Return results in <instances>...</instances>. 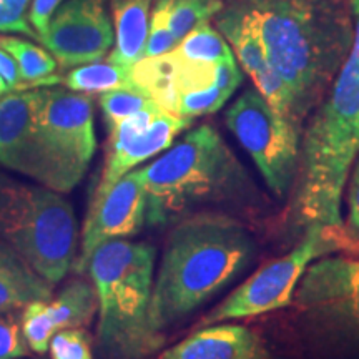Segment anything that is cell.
Listing matches in <instances>:
<instances>
[{"label": "cell", "instance_id": "30bf717a", "mask_svg": "<svg viewBox=\"0 0 359 359\" xmlns=\"http://www.w3.org/2000/svg\"><path fill=\"white\" fill-rule=\"evenodd\" d=\"M224 122L250 155L276 198L294 187L302 154V133L273 109L257 88H248L226 110Z\"/></svg>", "mask_w": 359, "mask_h": 359}, {"label": "cell", "instance_id": "836d02e7", "mask_svg": "<svg viewBox=\"0 0 359 359\" xmlns=\"http://www.w3.org/2000/svg\"><path fill=\"white\" fill-rule=\"evenodd\" d=\"M8 92H11V90H8L6 80L2 79V75H0V97L6 95V93H8Z\"/></svg>", "mask_w": 359, "mask_h": 359}, {"label": "cell", "instance_id": "9a60e30c", "mask_svg": "<svg viewBox=\"0 0 359 359\" xmlns=\"http://www.w3.org/2000/svg\"><path fill=\"white\" fill-rule=\"evenodd\" d=\"M217 27L223 37L226 39V42L230 43L233 55L238 58L241 69L253 80L255 88L262 93L264 100L278 114L285 116L294 127L290 90L283 82L280 74L273 69L271 62L268 60L266 52H264L255 29L251 27L243 7L236 2L231 7L222 8V12L217 15Z\"/></svg>", "mask_w": 359, "mask_h": 359}, {"label": "cell", "instance_id": "5bb4252c", "mask_svg": "<svg viewBox=\"0 0 359 359\" xmlns=\"http://www.w3.org/2000/svg\"><path fill=\"white\" fill-rule=\"evenodd\" d=\"M37 110L39 88L8 92L0 98V167L45 185Z\"/></svg>", "mask_w": 359, "mask_h": 359}, {"label": "cell", "instance_id": "6da1fadb", "mask_svg": "<svg viewBox=\"0 0 359 359\" xmlns=\"http://www.w3.org/2000/svg\"><path fill=\"white\" fill-rule=\"evenodd\" d=\"M293 103V123L320 107L353 43L351 12L341 0H240Z\"/></svg>", "mask_w": 359, "mask_h": 359}, {"label": "cell", "instance_id": "f1b7e54d", "mask_svg": "<svg viewBox=\"0 0 359 359\" xmlns=\"http://www.w3.org/2000/svg\"><path fill=\"white\" fill-rule=\"evenodd\" d=\"M30 354L20 320L13 311H0V359H22Z\"/></svg>", "mask_w": 359, "mask_h": 359}, {"label": "cell", "instance_id": "52a82bcc", "mask_svg": "<svg viewBox=\"0 0 359 359\" xmlns=\"http://www.w3.org/2000/svg\"><path fill=\"white\" fill-rule=\"evenodd\" d=\"M290 308L321 359H359V258L323 257L309 264Z\"/></svg>", "mask_w": 359, "mask_h": 359}, {"label": "cell", "instance_id": "7c38bea8", "mask_svg": "<svg viewBox=\"0 0 359 359\" xmlns=\"http://www.w3.org/2000/svg\"><path fill=\"white\" fill-rule=\"evenodd\" d=\"M145 223L147 183L142 167L123 175L107 191L93 195L80 235V251L74 263L75 271L87 275L90 257L97 246L135 236Z\"/></svg>", "mask_w": 359, "mask_h": 359}, {"label": "cell", "instance_id": "5b68a950", "mask_svg": "<svg viewBox=\"0 0 359 359\" xmlns=\"http://www.w3.org/2000/svg\"><path fill=\"white\" fill-rule=\"evenodd\" d=\"M156 250L127 238L97 246L87 275L98 296V349L107 359H143L163 346L150 321Z\"/></svg>", "mask_w": 359, "mask_h": 359}, {"label": "cell", "instance_id": "7402d4cb", "mask_svg": "<svg viewBox=\"0 0 359 359\" xmlns=\"http://www.w3.org/2000/svg\"><path fill=\"white\" fill-rule=\"evenodd\" d=\"M65 87L80 93H105L109 90L133 83L132 67L115 64L107 58L105 62L75 67L64 79Z\"/></svg>", "mask_w": 359, "mask_h": 359}, {"label": "cell", "instance_id": "2e32d148", "mask_svg": "<svg viewBox=\"0 0 359 359\" xmlns=\"http://www.w3.org/2000/svg\"><path fill=\"white\" fill-rule=\"evenodd\" d=\"M217 65L187 60L173 50L160 57L142 58L132 67V80L161 109L177 115L183 98L218 85Z\"/></svg>", "mask_w": 359, "mask_h": 359}, {"label": "cell", "instance_id": "7a4b0ae2", "mask_svg": "<svg viewBox=\"0 0 359 359\" xmlns=\"http://www.w3.org/2000/svg\"><path fill=\"white\" fill-rule=\"evenodd\" d=\"M258 246L240 219L200 212L173 223L154 280L150 321L156 333L212 302L257 259Z\"/></svg>", "mask_w": 359, "mask_h": 359}, {"label": "cell", "instance_id": "44dd1931", "mask_svg": "<svg viewBox=\"0 0 359 359\" xmlns=\"http://www.w3.org/2000/svg\"><path fill=\"white\" fill-rule=\"evenodd\" d=\"M0 47L7 53H11L13 60L19 65L22 80H24L25 90L35 85H48L60 82V77H55L57 60L43 48L37 47L32 42L15 39V37H2L0 39Z\"/></svg>", "mask_w": 359, "mask_h": 359}, {"label": "cell", "instance_id": "d6986e66", "mask_svg": "<svg viewBox=\"0 0 359 359\" xmlns=\"http://www.w3.org/2000/svg\"><path fill=\"white\" fill-rule=\"evenodd\" d=\"M151 2L154 0H111L115 47L107 57L109 60L133 67L145 57Z\"/></svg>", "mask_w": 359, "mask_h": 359}, {"label": "cell", "instance_id": "ffe728a7", "mask_svg": "<svg viewBox=\"0 0 359 359\" xmlns=\"http://www.w3.org/2000/svg\"><path fill=\"white\" fill-rule=\"evenodd\" d=\"M48 309L58 330L87 327L98 313V296L93 285L83 280L69 281L55 298L48 302Z\"/></svg>", "mask_w": 359, "mask_h": 359}, {"label": "cell", "instance_id": "4dcf8cb0", "mask_svg": "<svg viewBox=\"0 0 359 359\" xmlns=\"http://www.w3.org/2000/svg\"><path fill=\"white\" fill-rule=\"evenodd\" d=\"M344 233L353 245H359V155L349 172L348 187V219Z\"/></svg>", "mask_w": 359, "mask_h": 359}, {"label": "cell", "instance_id": "ba28073f", "mask_svg": "<svg viewBox=\"0 0 359 359\" xmlns=\"http://www.w3.org/2000/svg\"><path fill=\"white\" fill-rule=\"evenodd\" d=\"M351 245L344 228L334 230L321 224H309L299 245H296L285 257L266 263L253 276L241 283L228 298L201 318L198 326L245 320L290 308L294 291L309 264Z\"/></svg>", "mask_w": 359, "mask_h": 359}, {"label": "cell", "instance_id": "ac0fdd59", "mask_svg": "<svg viewBox=\"0 0 359 359\" xmlns=\"http://www.w3.org/2000/svg\"><path fill=\"white\" fill-rule=\"evenodd\" d=\"M52 286L12 246L0 240V311L24 309L32 302H50Z\"/></svg>", "mask_w": 359, "mask_h": 359}, {"label": "cell", "instance_id": "4fadbf2b", "mask_svg": "<svg viewBox=\"0 0 359 359\" xmlns=\"http://www.w3.org/2000/svg\"><path fill=\"white\" fill-rule=\"evenodd\" d=\"M39 42L62 69L100 62L115 42L105 0H67Z\"/></svg>", "mask_w": 359, "mask_h": 359}, {"label": "cell", "instance_id": "484cf974", "mask_svg": "<svg viewBox=\"0 0 359 359\" xmlns=\"http://www.w3.org/2000/svg\"><path fill=\"white\" fill-rule=\"evenodd\" d=\"M20 325L30 351L37 354L47 353L53 334L57 333V326L48 309V302H32L24 306Z\"/></svg>", "mask_w": 359, "mask_h": 359}, {"label": "cell", "instance_id": "1f68e13d", "mask_svg": "<svg viewBox=\"0 0 359 359\" xmlns=\"http://www.w3.org/2000/svg\"><path fill=\"white\" fill-rule=\"evenodd\" d=\"M64 4V0H32V7L29 12L30 25L39 35V40L42 35L47 32L48 24H50L52 17L55 15L58 7Z\"/></svg>", "mask_w": 359, "mask_h": 359}, {"label": "cell", "instance_id": "3957f363", "mask_svg": "<svg viewBox=\"0 0 359 359\" xmlns=\"http://www.w3.org/2000/svg\"><path fill=\"white\" fill-rule=\"evenodd\" d=\"M353 43L330 92L302 135L291 222L343 230L341 200L359 155V0H351Z\"/></svg>", "mask_w": 359, "mask_h": 359}, {"label": "cell", "instance_id": "d6a6232c", "mask_svg": "<svg viewBox=\"0 0 359 359\" xmlns=\"http://www.w3.org/2000/svg\"><path fill=\"white\" fill-rule=\"evenodd\" d=\"M0 75L6 80L7 87L11 92H19V90H25L24 80H22L19 65L13 60L11 53H7L0 47Z\"/></svg>", "mask_w": 359, "mask_h": 359}, {"label": "cell", "instance_id": "e0dca14e", "mask_svg": "<svg viewBox=\"0 0 359 359\" xmlns=\"http://www.w3.org/2000/svg\"><path fill=\"white\" fill-rule=\"evenodd\" d=\"M160 359H271V354L250 327L217 323L163 351Z\"/></svg>", "mask_w": 359, "mask_h": 359}, {"label": "cell", "instance_id": "9c48e42d", "mask_svg": "<svg viewBox=\"0 0 359 359\" xmlns=\"http://www.w3.org/2000/svg\"><path fill=\"white\" fill-rule=\"evenodd\" d=\"M37 130L45 187L58 193L74 190L97 148L92 97L62 87L39 88Z\"/></svg>", "mask_w": 359, "mask_h": 359}, {"label": "cell", "instance_id": "603a6c76", "mask_svg": "<svg viewBox=\"0 0 359 359\" xmlns=\"http://www.w3.org/2000/svg\"><path fill=\"white\" fill-rule=\"evenodd\" d=\"M175 52L187 60L203 62V64H219V62L235 58L226 39L208 22L193 29L177 45Z\"/></svg>", "mask_w": 359, "mask_h": 359}, {"label": "cell", "instance_id": "f546056e", "mask_svg": "<svg viewBox=\"0 0 359 359\" xmlns=\"http://www.w3.org/2000/svg\"><path fill=\"white\" fill-rule=\"evenodd\" d=\"M30 0H0V32L24 34L27 37L39 40L37 32L25 19V11Z\"/></svg>", "mask_w": 359, "mask_h": 359}, {"label": "cell", "instance_id": "277c9868", "mask_svg": "<svg viewBox=\"0 0 359 359\" xmlns=\"http://www.w3.org/2000/svg\"><path fill=\"white\" fill-rule=\"evenodd\" d=\"M147 224L165 226L206 206L253 205L257 188L212 125L188 132L143 167Z\"/></svg>", "mask_w": 359, "mask_h": 359}, {"label": "cell", "instance_id": "83f0119b", "mask_svg": "<svg viewBox=\"0 0 359 359\" xmlns=\"http://www.w3.org/2000/svg\"><path fill=\"white\" fill-rule=\"evenodd\" d=\"M52 359H93L92 338L83 327L58 330L48 348Z\"/></svg>", "mask_w": 359, "mask_h": 359}, {"label": "cell", "instance_id": "8fae6325", "mask_svg": "<svg viewBox=\"0 0 359 359\" xmlns=\"http://www.w3.org/2000/svg\"><path fill=\"white\" fill-rule=\"evenodd\" d=\"M191 122V118L170 114L154 100L145 109L110 127L105 167L93 195L107 191L137 165L168 150L175 138L185 132Z\"/></svg>", "mask_w": 359, "mask_h": 359}, {"label": "cell", "instance_id": "4316f807", "mask_svg": "<svg viewBox=\"0 0 359 359\" xmlns=\"http://www.w3.org/2000/svg\"><path fill=\"white\" fill-rule=\"evenodd\" d=\"M170 2L172 0H155L145 45V57H160L177 48L178 42L170 30Z\"/></svg>", "mask_w": 359, "mask_h": 359}, {"label": "cell", "instance_id": "d4e9b609", "mask_svg": "<svg viewBox=\"0 0 359 359\" xmlns=\"http://www.w3.org/2000/svg\"><path fill=\"white\" fill-rule=\"evenodd\" d=\"M151 102H154V98L148 95L145 90L138 87L137 83H130L102 93L100 109L107 127L110 128L127 116L137 114L138 110L145 109Z\"/></svg>", "mask_w": 359, "mask_h": 359}, {"label": "cell", "instance_id": "8992f818", "mask_svg": "<svg viewBox=\"0 0 359 359\" xmlns=\"http://www.w3.org/2000/svg\"><path fill=\"white\" fill-rule=\"evenodd\" d=\"M0 240L55 285L77 258V218L58 191L0 172Z\"/></svg>", "mask_w": 359, "mask_h": 359}, {"label": "cell", "instance_id": "cb8c5ba5", "mask_svg": "<svg viewBox=\"0 0 359 359\" xmlns=\"http://www.w3.org/2000/svg\"><path fill=\"white\" fill-rule=\"evenodd\" d=\"M223 8L222 0H172L170 30L180 43L193 29L217 17Z\"/></svg>", "mask_w": 359, "mask_h": 359}]
</instances>
